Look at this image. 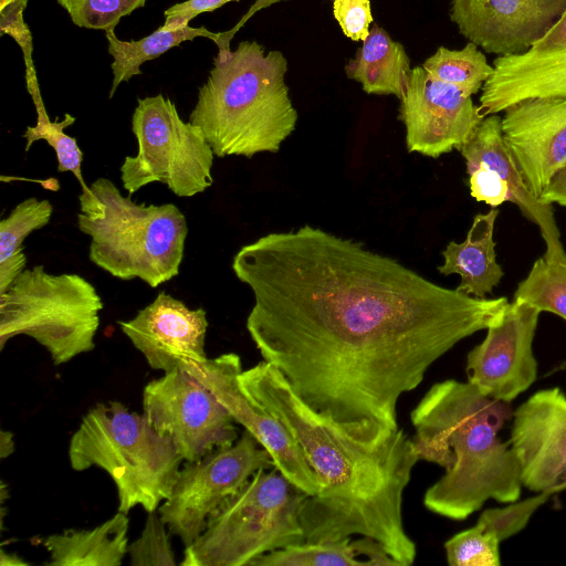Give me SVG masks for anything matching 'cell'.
I'll use <instances>...</instances> for the list:
<instances>
[{
    "label": "cell",
    "instance_id": "obj_1",
    "mask_svg": "<svg viewBox=\"0 0 566 566\" xmlns=\"http://www.w3.org/2000/svg\"><path fill=\"white\" fill-rule=\"evenodd\" d=\"M231 266L252 292L247 329L263 360L355 433L399 429V398L510 303L443 287L308 224L244 244Z\"/></svg>",
    "mask_w": 566,
    "mask_h": 566
},
{
    "label": "cell",
    "instance_id": "obj_2",
    "mask_svg": "<svg viewBox=\"0 0 566 566\" xmlns=\"http://www.w3.org/2000/svg\"><path fill=\"white\" fill-rule=\"evenodd\" d=\"M241 389L276 417L302 449L319 492L301 510L305 542L355 535L377 541L399 566L417 546L402 517L403 493L419 455L402 429L355 433L308 407L271 364L239 374Z\"/></svg>",
    "mask_w": 566,
    "mask_h": 566
},
{
    "label": "cell",
    "instance_id": "obj_3",
    "mask_svg": "<svg viewBox=\"0 0 566 566\" xmlns=\"http://www.w3.org/2000/svg\"><path fill=\"white\" fill-rule=\"evenodd\" d=\"M512 416L510 403L484 396L468 380L447 379L430 387L410 413L419 459L444 469L424 493L426 509L462 521L488 500L520 499L517 459L499 438Z\"/></svg>",
    "mask_w": 566,
    "mask_h": 566
},
{
    "label": "cell",
    "instance_id": "obj_4",
    "mask_svg": "<svg viewBox=\"0 0 566 566\" xmlns=\"http://www.w3.org/2000/svg\"><path fill=\"white\" fill-rule=\"evenodd\" d=\"M287 60L255 41L219 50L189 122L199 126L214 156L277 153L294 132L297 112L285 84Z\"/></svg>",
    "mask_w": 566,
    "mask_h": 566
},
{
    "label": "cell",
    "instance_id": "obj_5",
    "mask_svg": "<svg viewBox=\"0 0 566 566\" xmlns=\"http://www.w3.org/2000/svg\"><path fill=\"white\" fill-rule=\"evenodd\" d=\"M105 177L78 196L77 227L90 237L88 258L119 280L157 287L179 274L188 224L174 203H136Z\"/></svg>",
    "mask_w": 566,
    "mask_h": 566
},
{
    "label": "cell",
    "instance_id": "obj_6",
    "mask_svg": "<svg viewBox=\"0 0 566 566\" xmlns=\"http://www.w3.org/2000/svg\"><path fill=\"white\" fill-rule=\"evenodd\" d=\"M67 455L74 471L97 467L111 476L117 510L124 513L136 506L147 513L157 511L170 495L184 461L170 438L144 413L113 400L84 415L70 439Z\"/></svg>",
    "mask_w": 566,
    "mask_h": 566
},
{
    "label": "cell",
    "instance_id": "obj_7",
    "mask_svg": "<svg viewBox=\"0 0 566 566\" xmlns=\"http://www.w3.org/2000/svg\"><path fill=\"white\" fill-rule=\"evenodd\" d=\"M308 494L275 467L260 469L209 518L184 551L181 566H243L305 542L301 510Z\"/></svg>",
    "mask_w": 566,
    "mask_h": 566
},
{
    "label": "cell",
    "instance_id": "obj_8",
    "mask_svg": "<svg viewBox=\"0 0 566 566\" xmlns=\"http://www.w3.org/2000/svg\"><path fill=\"white\" fill-rule=\"evenodd\" d=\"M103 306L94 285L76 273L25 269L0 293V348L25 335L48 350L54 365L65 364L95 348Z\"/></svg>",
    "mask_w": 566,
    "mask_h": 566
},
{
    "label": "cell",
    "instance_id": "obj_9",
    "mask_svg": "<svg viewBox=\"0 0 566 566\" xmlns=\"http://www.w3.org/2000/svg\"><path fill=\"white\" fill-rule=\"evenodd\" d=\"M135 156H126L120 181L129 196L160 182L178 197H193L213 184L214 153L201 128L179 116L161 94L139 98L132 117Z\"/></svg>",
    "mask_w": 566,
    "mask_h": 566
},
{
    "label": "cell",
    "instance_id": "obj_10",
    "mask_svg": "<svg viewBox=\"0 0 566 566\" xmlns=\"http://www.w3.org/2000/svg\"><path fill=\"white\" fill-rule=\"evenodd\" d=\"M143 413L172 441L186 462L201 459L238 440L235 421L220 400L210 358L150 380L143 391Z\"/></svg>",
    "mask_w": 566,
    "mask_h": 566
},
{
    "label": "cell",
    "instance_id": "obj_11",
    "mask_svg": "<svg viewBox=\"0 0 566 566\" xmlns=\"http://www.w3.org/2000/svg\"><path fill=\"white\" fill-rule=\"evenodd\" d=\"M273 467L270 453L244 430L233 444L187 462L157 511L186 548L203 533L216 511L256 471Z\"/></svg>",
    "mask_w": 566,
    "mask_h": 566
},
{
    "label": "cell",
    "instance_id": "obj_12",
    "mask_svg": "<svg viewBox=\"0 0 566 566\" xmlns=\"http://www.w3.org/2000/svg\"><path fill=\"white\" fill-rule=\"evenodd\" d=\"M541 312L517 300L486 328L467 356L468 381L486 397L511 403L537 378L533 342Z\"/></svg>",
    "mask_w": 566,
    "mask_h": 566
},
{
    "label": "cell",
    "instance_id": "obj_13",
    "mask_svg": "<svg viewBox=\"0 0 566 566\" xmlns=\"http://www.w3.org/2000/svg\"><path fill=\"white\" fill-rule=\"evenodd\" d=\"M400 101L408 150L432 158L459 150L484 119L472 96L431 77L422 66L411 69Z\"/></svg>",
    "mask_w": 566,
    "mask_h": 566
},
{
    "label": "cell",
    "instance_id": "obj_14",
    "mask_svg": "<svg viewBox=\"0 0 566 566\" xmlns=\"http://www.w3.org/2000/svg\"><path fill=\"white\" fill-rule=\"evenodd\" d=\"M509 443L527 490H566V395L559 387L534 392L513 410Z\"/></svg>",
    "mask_w": 566,
    "mask_h": 566
},
{
    "label": "cell",
    "instance_id": "obj_15",
    "mask_svg": "<svg viewBox=\"0 0 566 566\" xmlns=\"http://www.w3.org/2000/svg\"><path fill=\"white\" fill-rule=\"evenodd\" d=\"M566 0H451L461 35L496 56L526 52L557 22Z\"/></svg>",
    "mask_w": 566,
    "mask_h": 566
},
{
    "label": "cell",
    "instance_id": "obj_16",
    "mask_svg": "<svg viewBox=\"0 0 566 566\" xmlns=\"http://www.w3.org/2000/svg\"><path fill=\"white\" fill-rule=\"evenodd\" d=\"M502 113L504 142L538 198L566 167V97L527 98Z\"/></svg>",
    "mask_w": 566,
    "mask_h": 566
},
{
    "label": "cell",
    "instance_id": "obj_17",
    "mask_svg": "<svg viewBox=\"0 0 566 566\" xmlns=\"http://www.w3.org/2000/svg\"><path fill=\"white\" fill-rule=\"evenodd\" d=\"M492 65L479 99L484 117L527 98L566 97V10L526 52L496 56Z\"/></svg>",
    "mask_w": 566,
    "mask_h": 566
},
{
    "label": "cell",
    "instance_id": "obj_18",
    "mask_svg": "<svg viewBox=\"0 0 566 566\" xmlns=\"http://www.w3.org/2000/svg\"><path fill=\"white\" fill-rule=\"evenodd\" d=\"M118 325L154 369L168 373L208 358L206 311L191 310L165 291L133 318L118 321Z\"/></svg>",
    "mask_w": 566,
    "mask_h": 566
},
{
    "label": "cell",
    "instance_id": "obj_19",
    "mask_svg": "<svg viewBox=\"0 0 566 566\" xmlns=\"http://www.w3.org/2000/svg\"><path fill=\"white\" fill-rule=\"evenodd\" d=\"M216 391L235 423L241 424L271 455L274 467L310 496L319 492L321 483L302 449L285 426L239 385L243 370L234 353L210 358Z\"/></svg>",
    "mask_w": 566,
    "mask_h": 566
},
{
    "label": "cell",
    "instance_id": "obj_20",
    "mask_svg": "<svg viewBox=\"0 0 566 566\" xmlns=\"http://www.w3.org/2000/svg\"><path fill=\"white\" fill-rule=\"evenodd\" d=\"M465 166L485 165L494 169L511 189L512 203L539 229L546 244L544 258L548 261H566V251L554 217L553 205L543 203L528 189L501 129V116H485L469 140L459 149Z\"/></svg>",
    "mask_w": 566,
    "mask_h": 566
},
{
    "label": "cell",
    "instance_id": "obj_21",
    "mask_svg": "<svg viewBox=\"0 0 566 566\" xmlns=\"http://www.w3.org/2000/svg\"><path fill=\"white\" fill-rule=\"evenodd\" d=\"M555 493L544 491L503 507L484 510L476 523L444 543L450 566H500V544L520 533Z\"/></svg>",
    "mask_w": 566,
    "mask_h": 566
},
{
    "label": "cell",
    "instance_id": "obj_22",
    "mask_svg": "<svg viewBox=\"0 0 566 566\" xmlns=\"http://www.w3.org/2000/svg\"><path fill=\"white\" fill-rule=\"evenodd\" d=\"M497 208L479 213L462 242L451 241L442 251L443 263L438 268L444 275L459 274L458 290L479 298L491 294L504 276L499 264L493 239Z\"/></svg>",
    "mask_w": 566,
    "mask_h": 566
},
{
    "label": "cell",
    "instance_id": "obj_23",
    "mask_svg": "<svg viewBox=\"0 0 566 566\" xmlns=\"http://www.w3.org/2000/svg\"><path fill=\"white\" fill-rule=\"evenodd\" d=\"M127 513L117 511L90 530H66L41 539L49 566H120L128 553Z\"/></svg>",
    "mask_w": 566,
    "mask_h": 566
},
{
    "label": "cell",
    "instance_id": "obj_24",
    "mask_svg": "<svg viewBox=\"0 0 566 566\" xmlns=\"http://www.w3.org/2000/svg\"><path fill=\"white\" fill-rule=\"evenodd\" d=\"M346 75L359 82L368 94L401 98L411 73L405 48L380 27L375 25L345 66Z\"/></svg>",
    "mask_w": 566,
    "mask_h": 566
},
{
    "label": "cell",
    "instance_id": "obj_25",
    "mask_svg": "<svg viewBox=\"0 0 566 566\" xmlns=\"http://www.w3.org/2000/svg\"><path fill=\"white\" fill-rule=\"evenodd\" d=\"M399 566L375 539L360 536L333 542H303L264 554L250 566Z\"/></svg>",
    "mask_w": 566,
    "mask_h": 566
},
{
    "label": "cell",
    "instance_id": "obj_26",
    "mask_svg": "<svg viewBox=\"0 0 566 566\" xmlns=\"http://www.w3.org/2000/svg\"><path fill=\"white\" fill-rule=\"evenodd\" d=\"M108 42V53L113 56L112 71L113 82L109 91L112 98L123 82H128L133 76L142 74L140 66L153 59H156L184 41H191L195 38H208L212 40L219 50L229 48L227 32H211L206 28H191L185 25L174 30L159 28L150 35L138 41H122L114 30L105 31Z\"/></svg>",
    "mask_w": 566,
    "mask_h": 566
},
{
    "label": "cell",
    "instance_id": "obj_27",
    "mask_svg": "<svg viewBox=\"0 0 566 566\" xmlns=\"http://www.w3.org/2000/svg\"><path fill=\"white\" fill-rule=\"evenodd\" d=\"M53 206L34 197L19 202L0 222V293H3L27 268L23 242L51 220Z\"/></svg>",
    "mask_w": 566,
    "mask_h": 566
},
{
    "label": "cell",
    "instance_id": "obj_28",
    "mask_svg": "<svg viewBox=\"0 0 566 566\" xmlns=\"http://www.w3.org/2000/svg\"><path fill=\"white\" fill-rule=\"evenodd\" d=\"M423 70L433 78L451 84L467 95L481 92L484 83L493 74V65L488 62L483 51L472 42L461 50L440 46L422 64Z\"/></svg>",
    "mask_w": 566,
    "mask_h": 566
},
{
    "label": "cell",
    "instance_id": "obj_29",
    "mask_svg": "<svg viewBox=\"0 0 566 566\" xmlns=\"http://www.w3.org/2000/svg\"><path fill=\"white\" fill-rule=\"evenodd\" d=\"M513 300L524 302L541 313H553L566 322V261L544 256L533 263L514 292Z\"/></svg>",
    "mask_w": 566,
    "mask_h": 566
},
{
    "label": "cell",
    "instance_id": "obj_30",
    "mask_svg": "<svg viewBox=\"0 0 566 566\" xmlns=\"http://www.w3.org/2000/svg\"><path fill=\"white\" fill-rule=\"evenodd\" d=\"M36 123L28 126L23 134L25 139V151L38 140H45L54 150L57 160L59 172H72L78 181L82 191H87L82 175L83 151L72 136L65 134L64 129L74 124L75 117L65 114L62 120H51L45 107L35 109Z\"/></svg>",
    "mask_w": 566,
    "mask_h": 566
},
{
    "label": "cell",
    "instance_id": "obj_31",
    "mask_svg": "<svg viewBox=\"0 0 566 566\" xmlns=\"http://www.w3.org/2000/svg\"><path fill=\"white\" fill-rule=\"evenodd\" d=\"M66 10L72 22L93 30H114L119 20L147 0H56Z\"/></svg>",
    "mask_w": 566,
    "mask_h": 566
},
{
    "label": "cell",
    "instance_id": "obj_32",
    "mask_svg": "<svg viewBox=\"0 0 566 566\" xmlns=\"http://www.w3.org/2000/svg\"><path fill=\"white\" fill-rule=\"evenodd\" d=\"M169 533L158 511L148 513L139 537L128 545L129 564L132 566H176L177 560Z\"/></svg>",
    "mask_w": 566,
    "mask_h": 566
},
{
    "label": "cell",
    "instance_id": "obj_33",
    "mask_svg": "<svg viewBox=\"0 0 566 566\" xmlns=\"http://www.w3.org/2000/svg\"><path fill=\"white\" fill-rule=\"evenodd\" d=\"M29 0H13L0 9V33L9 34L22 50L25 64L27 90L36 107L44 106L38 82L36 71L32 59V35L23 19V11Z\"/></svg>",
    "mask_w": 566,
    "mask_h": 566
},
{
    "label": "cell",
    "instance_id": "obj_34",
    "mask_svg": "<svg viewBox=\"0 0 566 566\" xmlns=\"http://www.w3.org/2000/svg\"><path fill=\"white\" fill-rule=\"evenodd\" d=\"M333 14L347 38L365 41L373 22L370 0H333Z\"/></svg>",
    "mask_w": 566,
    "mask_h": 566
},
{
    "label": "cell",
    "instance_id": "obj_35",
    "mask_svg": "<svg viewBox=\"0 0 566 566\" xmlns=\"http://www.w3.org/2000/svg\"><path fill=\"white\" fill-rule=\"evenodd\" d=\"M239 0H187L176 3L165 11L164 30H174L188 25V23L203 12L213 11L223 4Z\"/></svg>",
    "mask_w": 566,
    "mask_h": 566
},
{
    "label": "cell",
    "instance_id": "obj_36",
    "mask_svg": "<svg viewBox=\"0 0 566 566\" xmlns=\"http://www.w3.org/2000/svg\"><path fill=\"white\" fill-rule=\"evenodd\" d=\"M538 199L543 203H557L566 208V167L553 179Z\"/></svg>",
    "mask_w": 566,
    "mask_h": 566
},
{
    "label": "cell",
    "instance_id": "obj_37",
    "mask_svg": "<svg viewBox=\"0 0 566 566\" xmlns=\"http://www.w3.org/2000/svg\"><path fill=\"white\" fill-rule=\"evenodd\" d=\"M14 451V441L12 433L7 430L0 431V458L6 459Z\"/></svg>",
    "mask_w": 566,
    "mask_h": 566
},
{
    "label": "cell",
    "instance_id": "obj_38",
    "mask_svg": "<svg viewBox=\"0 0 566 566\" xmlns=\"http://www.w3.org/2000/svg\"><path fill=\"white\" fill-rule=\"evenodd\" d=\"M28 562L15 554L7 553L3 547L0 549V566H25Z\"/></svg>",
    "mask_w": 566,
    "mask_h": 566
},
{
    "label": "cell",
    "instance_id": "obj_39",
    "mask_svg": "<svg viewBox=\"0 0 566 566\" xmlns=\"http://www.w3.org/2000/svg\"><path fill=\"white\" fill-rule=\"evenodd\" d=\"M13 0H0V9L4 8L7 4L12 2Z\"/></svg>",
    "mask_w": 566,
    "mask_h": 566
}]
</instances>
